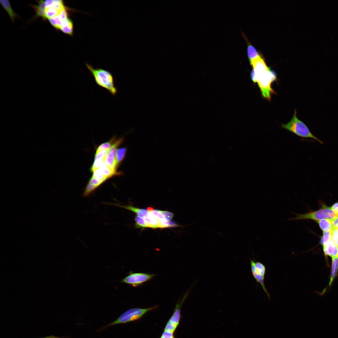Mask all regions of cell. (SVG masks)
<instances>
[{"label":"cell","instance_id":"1","mask_svg":"<svg viewBox=\"0 0 338 338\" xmlns=\"http://www.w3.org/2000/svg\"><path fill=\"white\" fill-rule=\"evenodd\" d=\"M86 66L93 76L96 84L109 91L113 96L117 93L113 76L109 71L101 68H94L91 65L86 63Z\"/></svg>","mask_w":338,"mask_h":338},{"label":"cell","instance_id":"2","mask_svg":"<svg viewBox=\"0 0 338 338\" xmlns=\"http://www.w3.org/2000/svg\"><path fill=\"white\" fill-rule=\"evenodd\" d=\"M251 77L253 82H257L263 97L270 100L273 93L271 84L276 78L275 74L269 68L256 74L251 73Z\"/></svg>","mask_w":338,"mask_h":338},{"label":"cell","instance_id":"3","mask_svg":"<svg viewBox=\"0 0 338 338\" xmlns=\"http://www.w3.org/2000/svg\"><path fill=\"white\" fill-rule=\"evenodd\" d=\"M282 128L294 133L296 135L302 138H311L321 144L324 142L315 136L310 131L307 125L297 117L296 110L292 119L289 122L286 124H281Z\"/></svg>","mask_w":338,"mask_h":338},{"label":"cell","instance_id":"4","mask_svg":"<svg viewBox=\"0 0 338 338\" xmlns=\"http://www.w3.org/2000/svg\"><path fill=\"white\" fill-rule=\"evenodd\" d=\"M158 306L146 308H134L130 309L122 314L115 320L104 326L100 330L105 329L110 326L137 320L147 312L156 309Z\"/></svg>","mask_w":338,"mask_h":338},{"label":"cell","instance_id":"5","mask_svg":"<svg viewBox=\"0 0 338 338\" xmlns=\"http://www.w3.org/2000/svg\"><path fill=\"white\" fill-rule=\"evenodd\" d=\"M293 214L296 215V217L289 218V221L307 219H312L316 221L323 219L332 220L337 216L330 207L325 205H324L322 208L317 211L304 214Z\"/></svg>","mask_w":338,"mask_h":338},{"label":"cell","instance_id":"6","mask_svg":"<svg viewBox=\"0 0 338 338\" xmlns=\"http://www.w3.org/2000/svg\"><path fill=\"white\" fill-rule=\"evenodd\" d=\"M155 275L154 274L130 272L129 275L122 279L121 282L130 284L134 287H137L151 280Z\"/></svg>","mask_w":338,"mask_h":338},{"label":"cell","instance_id":"7","mask_svg":"<svg viewBox=\"0 0 338 338\" xmlns=\"http://www.w3.org/2000/svg\"><path fill=\"white\" fill-rule=\"evenodd\" d=\"M44 20L53 18L66 7L63 1L61 0L44 1Z\"/></svg>","mask_w":338,"mask_h":338},{"label":"cell","instance_id":"8","mask_svg":"<svg viewBox=\"0 0 338 338\" xmlns=\"http://www.w3.org/2000/svg\"><path fill=\"white\" fill-rule=\"evenodd\" d=\"M122 138L116 140L111 147L108 150L104 162L113 171L117 172L116 163V152L117 147L123 142Z\"/></svg>","mask_w":338,"mask_h":338},{"label":"cell","instance_id":"9","mask_svg":"<svg viewBox=\"0 0 338 338\" xmlns=\"http://www.w3.org/2000/svg\"><path fill=\"white\" fill-rule=\"evenodd\" d=\"M250 262L251 270L253 277L256 280V283H258L261 285L263 290L267 296L269 300H270V296L269 293L266 288L264 284V279L265 276L259 274L256 272L255 270V260H253L251 258H250Z\"/></svg>","mask_w":338,"mask_h":338},{"label":"cell","instance_id":"10","mask_svg":"<svg viewBox=\"0 0 338 338\" xmlns=\"http://www.w3.org/2000/svg\"><path fill=\"white\" fill-rule=\"evenodd\" d=\"M323 248L324 254L332 258L338 256V247L331 239L323 244Z\"/></svg>","mask_w":338,"mask_h":338},{"label":"cell","instance_id":"11","mask_svg":"<svg viewBox=\"0 0 338 338\" xmlns=\"http://www.w3.org/2000/svg\"><path fill=\"white\" fill-rule=\"evenodd\" d=\"M114 205L119 206L128 210L136 213L137 216L143 219L147 216L150 212L147 209H140L132 205L122 206L119 204H113Z\"/></svg>","mask_w":338,"mask_h":338},{"label":"cell","instance_id":"12","mask_svg":"<svg viewBox=\"0 0 338 338\" xmlns=\"http://www.w3.org/2000/svg\"><path fill=\"white\" fill-rule=\"evenodd\" d=\"M143 219L146 222L148 228H161L158 220L151 212L147 216Z\"/></svg>","mask_w":338,"mask_h":338},{"label":"cell","instance_id":"13","mask_svg":"<svg viewBox=\"0 0 338 338\" xmlns=\"http://www.w3.org/2000/svg\"><path fill=\"white\" fill-rule=\"evenodd\" d=\"M0 3L8 13L11 20L14 22L15 19L18 17L17 14L13 10L10 2L8 0H1Z\"/></svg>","mask_w":338,"mask_h":338},{"label":"cell","instance_id":"14","mask_svg":"<svg viewBox=\"0 0 338 338\" xmlns=\"http://www.w3.org/2000/svg\"><path fill=\"white\" fill-rule=\"evenodd\" d=\"M323 232L331 231L333 226L331 220L323 219L316 221Z\"/></svg>","mask_w":338,"mask_h":338},{"label":"cell","instance_id":"15","mask_svg":"<svg viewBox=\"0 0 338 338\" xmlns=\"http://www.w3.org/2000/svg\"><path fill=\"white\" fill-rule=\"evenodd\" d=\"M330 279L328 286H330L335 278L338 269V256L332 258V267Z\"/></svg>","mask_w":338,"mask_h":338},{"label":"cell","instance_id":"16","mask_svg":"<svg viewBox=\"0 0 338 338\" xmlns=\"http://www.w3.org/2000/svg\"><path fill=\"white\" fill-rule=\"evenodd\" d=\"M60 30L66 34L72 35L73 33V24L72 20L69 18L63 24Z\"/></svg>","mask_w":338,"mask_h":338},{"label":"cell","instance_id":"17","mask_svg":"<svg viewBox=\"0 0 338 338\" xmlns=\"http://www.w3.org/2000/svg\"><path fill=\"white\" fill-rule=\"evenodd\" d=\"M37 2L38 5H32V7L36 12V16L37 17H41L44 19V1L40 0L37 1Z\"/></svg>","mask_w":338,"mask_h":338},{"label":"cell","instance_id":"18","mask_svg":"<svg viewBox=\"0 0 338 338\" xmlns=\"http://www.w3.org/2000/svg\"><path fill=\"white\" fill-rule=\"evenodd\" d=\"M126 151V149L125 147L117 149L116 156V163L117 168L124 158Z\"/></svg>","mask_w":338,"mask_h":338},{"label":"cell","instance_id":"19","mask_svg":"<svg viewBox=\"0 0 338 338\" xmlns=\"http://www.w3.org/2000/svg\"><path fill=\"white\" fill-rule=\"evenodd\" d=\"M117 140L115 137H113L109 141L104 143L100 145L98 147L96 152H98L103 150H108L114 143Z\"/></svg>","mask_w":338,"mask_h":338},{"label":"cell","instance_id":"20","mask_svg":"<svg viewBox=\"0 0 338 338\" xmlns=\"http://www.w3.org/2000/svg\"><path fill=\"white\" fill-rule=\"evenodd\" d=\"M248 55L250 60L254 59L259 56L258 52L252 45L248 44Z\"/></svg>","mask_w":338,"mask_h":338},{"label":"cell","instance_id":"21","mask_svg":"<svg viewBox=\"0 0 338 338\" xmlns=\"http://www.w3.org/2000/svg\"><path fill=\"white\" fill-rule=\"evenodd\" d=\"M255 270L259 274L265 276L266 268L265 265L262 263L257 261L255 262Z\"/></svg>","mask_w":338,"mask_h":338},{"label":"cell","instance_id":"22","mask_svg":"<svg viewBox=\"0 0 338 338\" xmlns=\"http://www.w3.org/2000/svg\"><path fill=\"white\" fill-rule=\"evenodd\" d=\"M136 227L137 228H148V226L144 220L142 218L137 215L135 217Z\"/></svg>","mask_w":338,"mask_h":338},{"label":"cell","instance_id":"23","mask_svg":"<svg viewBox=\"0 0 338 338\" xmlns=\"http://www.w3.org/2000/svg\"><path fill=\"white\" fill-rule=\"evenodd\" d=\"M331 239L338 247V228L333 227L330 231Z\"/></svg>","mask_w":338,"mask_h":338},{"label":"cell","instance_id":"24","mask_svg":"<svg viewBox=\"0 0 338 338\" xmlns=\"http://www.w3.org/2000/svg\"><path fill=\"white\" fill-rule=\"evenodd\" d=\"M331 239L330 231L323 232V235L321 240V243L323 245Z\"/></svg>","mask_w":338,"mask_h":338},{"label":"cell","instance_id":"25","mask_svg":"<svg viewBox=\"0 0 338 338\" xmlns=\"http://www.w3.org/2000/svg\"><path fill=\"white\" fill-rule=\"evenodd\" d=\"M160 213L162 214L166 219L168 221H169L173 218L174 214L171 212L167 211H162L159 210Z\"/></svg>","mask_w":338,"mask_h":338},{"label":"cell","instance_id":"26","mask_svg":"<svg viewBox=\"0 0 338 338\" xmlns=\"http://www.w3.org/2000/svg\"><path fill=\"white\" fill-rule=\"evenodd\" d=\"M160 338H175L174 334L163 331Z\"/></svg>","mask_w":338,"mask_h":338},{"label":"cell","instance_id":"27","mask_svg":"<svg viewBox=\"0 0 338 338\" xmlns=\"http://www.w3.org/2000/svg\"><path fill=\"white\" fill-rule=\"evenodd\" d=\"M330 207L335 213L338 215V202L334 204Z\"/></svg>","mask_w":338,"mask_h":338},{"label":"cell","instance_id":"28","mask_svg":"<svg viewBox=\"0 0 338 338\" xmlns=\"http://www.w3.org/2000/svg\"><path fill=\"white\" fill-rule=\"evenodd\" d=\"M331 221L333 227L338 228V215Z\"/></svg>","mask_w":338,"mask_h":338},{"label":"cell","instance_id":"29","mask_svg":"<svg viewBox=\"0 0 338 338\" xmlns=\"http://www.w3.org/2000/svg\"><path fill=\"white\" fill-rule=\"evenodd\" d=\"M41 338H60V337L55 336L53 335H51L50 336H46L44 337Z\"/></svg>","mask_w":338,"mask_h":338}]
</instances>
